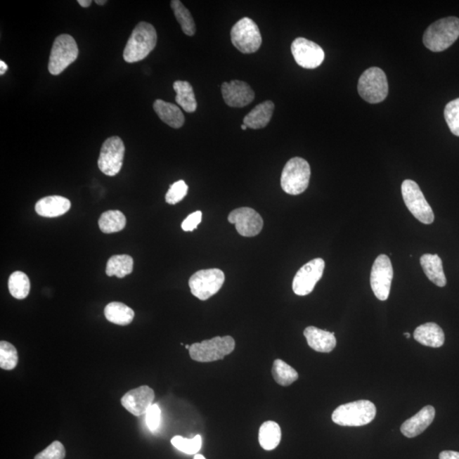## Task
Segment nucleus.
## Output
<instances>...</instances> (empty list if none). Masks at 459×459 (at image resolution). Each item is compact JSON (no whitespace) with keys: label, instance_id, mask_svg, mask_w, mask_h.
I'll return each mask as SVG.
<instances>
[{"label":"nucleus","instance_id":"obj_11","mask_svg":"<svg viewBox=\"0 0 459 459\" xmlns=\"http://www.w3.org/2000/svg\"><path fill=\"white\" fill-rule=\"evenodd\" d=\"M125 153L124 141L119 136H112L104 141L101 146L98 167L108 176H115L123 166Z\"/></svg>","mask_w":459,"mask_h":459},{"label":"nucleus","instance_id":"obj_13","mask_svg":"<svg viewBox=\"0 0 459 459\" xmlns=\"http://www.w3.org/2000/svg\"><path fill=\"white\" fill-rule=\"evenodd\" d=\"M325 261L316 258L303 266L292 281V290L299 296L310 295L323 275Z\"/></svg>","mask_w":459,"mask_h":459},{"label":"nucleus","instance_id":"obj_29","mask_svg":"<svg viewBox=\"0 0 459 459\" xmlns=\"http://www.w3.org/2000/svg\"><path fill=\"white\" fill-rule=\"evenodd\" d=\"M98 224L104 233H119L126 226V217L119 210H108L101 215Z\"/></svg>","mask_w":459,"mask_h":459},{"label":"nucleus","instance_id":"obj_38","mask_svg":"<svg viewBox=\"0 0 459 459\" xmlns=\"http://www.w3.org/2000/svg\"><path fill=\"white\" fill-rule=\"evenodd\" d=\"M146 425L151 432H156L161 424V409L157 404H153L146 413Z\"/></svg>","mask_w":459,"mask_h":459},{"label":"nucleus","instance_id":"obj_44","mask_svg":"<svg viewBox=\"0 0 459 459\" xmlns=\"http://www.w3.org/2000/svg\"><path fill=\"white\" fill-rule=\"evenodd\" d=\"M193 459H206V458L204 456V455L196 454V455H195Z\"/></svg>","mask_w":459,"mask_h":459},{"label":"nucleus","instance_id":"obj_14","mask_svg":"<svg viewBox=\"0 0 459 459\" xmlns=\"http://www.w3.org/2000/svg\"><path fill=\"white\" fill-rule=\"evenodd\" d=\"M291 51L299 66L306 69L318 67L325 58L323 48L304 38L296 39L292 44Z\"/></svg>","mask_w":459,"mask_h":459},{"label":"nucleus","instance_id":"obj_8","mask_svg":"<svg viewBox=\"0 0 459 459\" xmlns=\"http://www.w3.org/2000/svg\"><path fill=\"white\" fill-rule=\"evenodd\" d=\"M233 46L243 54L257 51L262 44V37L259 27L253 20L245 18L235 24L231 31Z\"/></svg>","mask_w":459,"mask_h":459},{"label":"nucleus","instance_id":"obj_19","mask_svg":"<svg viewBox=\"0 0 459 459\" xmlns=\"http://www.w3.org/2000/svg\"><path fill=\"white\" fill-rule=\"evenodd\" d=\"M304 335L306 338L309 347L316 351L328 353L334 350L336 347L335 332L311 326L304 329Z\"/></svg>","mask_w":459,"mask_h":459},{"label":"nucleus","instance_id":"obj_3","mask_svg":"<svg viewBox=\"0 0 459 459\" xmlns=\"http://www.w3.org/2000/svg\"><path fill=\"white\" fill-rule=\"evenodd\" d=\"M375 405L361 400L340 406L332 414V420L340 426L358 427L371 423L376 416Z\"/></svg>","mask_w":459,"mask_h":459},{"label":"nucleus","instance_id":"obj_6","mask_svg":"<svg viewBox=\"0 0 459 459\" xmlns=\"http://www.w3.org/2000/svg\"><path fill=\"white\" fill-rule=\"evenodd\" d=\"M389 86L387 75L379 67H370L360 77L358 93L369 103H380L387 98Z\"/></svg>","mask_w":459,"mask_h":459},{"label":"nucleus","instance_id":"obj_2","mask_svg":"<svg viewBox=\"0 0 459 459\" xmlns=\"http://www.w3.org/2000/svg\"><path fill=\"white\" fill-rule=\"evenodd\" d=\"M459 37V19L455 16L438 20L426 30L423 42L434 52L444 51L452 46Z\"/></svg>","mask_w":459,"mask_h":459},{"label":"nucleus","instance_id":"obj_37","mask_svg":"<svg viewBox=\"0 0 459 459\" xmlns=\"http://www.w3.org/2000/svg\"><path fill=\"white\" fill-rule=\"evenodd\" d=\"M66 457V450L60 441L53 442L41 453L37 454L34 459H64Z\"/></svg>","mask_w":459,"mask_h":459},{"label":"nucleus","instance_id":"obj_31","mask_svg":"<svg viewBox=\"0 0 459 459\" xmlns=\"http://www.w3.org/2000/svg\"><path fill=\"white\" fill-rule=\"evenodd\" d=\"M272 376L277 383L282 387H288L298 380L299 375L295 369L283 360H275L272 367Z\"/></svg>","mask_w":459,"mask_h":459},{"label":"nucleus","instance_id":"obj_5","mask_svg":"<svg viewBox=\"0 0 459 459\" xmlns=\"http://www.w3.org/2000/svg\"><path fill=\"white\" fill-rule=\"evenodd\" d=\"M310 178L311 167L309 162L302 157L291 158L283 170L282 188L287 194H302L307 189Z\"/></svg>","mask_w":459,"mask_h":459},{"label":"nucleus","instance_id":"obj_42","mask_svg":"<svg viewBox=\"0 0 459 459\" xmlns=\"http://www.w3.org/2000/svg\"><path fill=\"white\" fill-rule=\"evenodd\" d=\"M78 3L84 8H87L91 6V0H79Z\"/></svg>","mask_w":459,"mask_h":459},{"label":"nucleus","instance_id":"obj_21","mask_svg":"<svg viewBox=\"0 0 459 459\" xmlns=\"http://www.w3.org/2000/svg\"><path fill=\"white\" fill-rule=\"evenodd\" d=\"M414 339L425 347L439 348L445 342V335L437 323H428L420 325L414 331Z\"/></svg>","mask_w":459,"mask_h":459},{"label":"nucleus","instance_id":"obj_43","mask_svg":"<svg viewBox=\"0 0 459 459\" xmlns=\"http://www.w3.org/2000/svg\"><path fill=\"white\" fill-rule=\"evenodd\" d=\"M96 3L99 6H104L107 1L105 0H96Z\"/></svg>","mask_w":459,"mask_h":459},{"label":"nucleus","instance_id":"obj_15","mask_svg":"<svg viewBox=\"0 0 459 459\" xmlns=\"http://www.w3.org/2000/svg\"><path fill=\"white\" fill-rule=\"evenodd\" d=\"M228 221L235 226L238 233L243 237L252 238L261 233L263 229V219L254 209L239 208L231 211Z\"/></svg>","mask_w":459,"mask_h":459},{"label":"nucleus","instance_id":"obj_27","mask_svg":"<svg viewBox=\"0 0 459 459\" xmlns=\"http://www.w3.org/2000/svg\"><path fill=\"white\" fill-rule=\"evenodd\" d=\"M281 428L276 422L266 421L259 428V442L263 449H275L281 441Z\"/></svg>","mask_w":459,"mask_h":459},{"label":"nucleus","instance_id":"obj_41","mask_svg":"<svg viewBox=\"0 0 459 459\" xmlns=\"http://www.w3.org/2000/svg\"><path fill=\"white\" fill-rule=\"evenodd\" d=\"M8 66L7 64L4 62V60H0V75H5L6 72L7 71Z\"/></svg>","mask_w":459,"mask_h":459},{"label":"nucleus","instance_id":"obj_22","mask_svg":"<svg viewBox=\"0 0 459 459\" xmlns=\"http://www.w3.org/2000/svg\"><path fill=\"white\" fill-rule=\"evenodd\" d=\"M153 108L160 119L174 129H180L185 123V116L177 105L160 99L156 100Z\"/></svg>","mask_w":459,"mask_h":459},{"label":"nucleus","instance_id":"obj_34","mask_svg":"<svg viewBox=\"0 0 459 459\" xmlns=\"http://www.w3.org/2000/svg\"><path fill=\"white\" fill-rule=\"evenodd\" d=\"M172 444L174 448L182 453L196 455L202 448V440L200 434H198L193 439H186L177 436L172 439Z\"/></svg>","mask_w":459,"mask_h":459},{"label":"nucleus","instance_id":"obj_39","mask_svg":"<svg viewBox=\"0 0 459 459\" xmlns=\"http://www.w3.org/2000/svg\"><path fill=\"white\" fill-rule=\"evenodd\" d=\"M202 218V213L201 211H196L193 214L188 215V218L182 222L181 228L185 231H193L197 229V227L200 224Z\"/></svg>","mask_w":459,"mask_h":459},{"label":"nucleus","instance_id":"obj_16","mask_svg":"<svg viewBox=\"0 0 459 459\" xmlns=\"http://www.w3.org/2000/svg\"><path fill=\"white\" fill-rule=\"evenodd\" d=\"M154 399H155V393L153 389L148 385H143L126 393L122 397L121 404L133 415L140 417L146 414L152 407Z\"/></svg>","mask_w":459,"mask_h":459},{"label":"nucleus","instance_id":"obj_7","mask_svg":"<svg viewBox=\"0 0 459 459\" xmlns=\"http://www.w3.org/2000/svg\"><path fill=\"white\" fill-rule=\"evenodd\" d=\"M79 56V48L75 39L68 34H62L55 39L51 49L49 72L59 75Z\"/></svg>","mask_w":459,"mask_h":459},{"label":"nucleus","instance_id":"obj_28","mask_svg":"<svg viewBox=\"0 0 459 459\" xmlns=\"http://www.w3.org/2000/svg\"><path fill=\"white\" fill-rule=\"evenodd\" d=\"M134 269V259L128 254L113 255L108 259L105 273L108 277L116 276L117 278H124L126 276L132 273Z\"/></svg>","mask_w":459,"mask_h":459},{"label":"nucleus","instance_id":"obj_25","mask_svg":"<svg viewBox=\"0 0 459 459\" xmlns=\"http://www.w3.org/2000/svg\"><path fill=\"white\" fill-rule=\"evenodd\" d=\"M105 318L110 323L126 326L131 324L135 318V311L131 307L121 302L109 303L104 311Z\"/></svg>","mask_w":459,"mask_h":459},{"label":"nucleus","instance_id":"obj_18","mask_svg":"<svg viewBox=\"0 0 459 459\" xmlns=\"http://www.w3.org/2000/svg\"><path fill=\"white\" fill-rule=\"evenodd\" d=\"M434 416H436V410L432 406H426L415 415L404 422L401 425V432L408 438L416 437L432 425Z\"/></svg>","mask_w":459,"mask_h":459},{"label":"nucleus","instance_id":"obj_20","mask_svg":"<svg viewBox=\"0 0 459 459\" xmlns=\"http://www.w3.org/2000/svg\"><path fill=\"white\" fill-rule=\"evenodd\" d=\"M71 208L69 199L62 196H49L40 199L35 205L36 213L40 216L55 218L67 212Z\"/></svg>","mask_w":459,"mask_h":459},{"label":"nucleus","instance_id":"obj_46","mask_svg":"<svg viewBox=\"0 0 459 459\" xmlns=\"http://www.w3.org/2000/svg\"><path fill=\"white\" fill-rule=\"evenodd\" d=\"M404 336L407 337V338L409 339L410 336L411 335H410L409 332H404Z\"/></svg>","mask_w":459,"mask_h":459},{"label":"nucleus","instance_id":"obj_1","mask_svg":"<svg viewBox=\"0 0 459 459\" xmlns=\"http://www.w3.org/2000/svg\"><path fill=\"white\" fill-rule=\"evenodd\" d=\"M157 41V32L152 24L138 23L124 48L125 62L135 63L145 59L156 47Z\"/></svg>","mask_w":459,"mask_h":459},{"label":"nucleus","instance_id":"obj_32","mask_svg":"<svg viewBox=\"0 0 459 459\" xmlns=\"http://www.w3.org/2000/svg\"><path fill=\"white\" fill-rule=\"evenodd\" d=\"M172 8L176 15V20L182 28V31L188 36H193L196 34V25L192 14L179 0L172 1Z\"/></svg>","mask_w":459,"mask_h":459},{"label":"nucleus","instance_id":"obj_47","mask_svg":"<svg viewBox=\"0 0 459 459\" xmlns=\"http://www.w3.org/2000/svg\"><path fill=\"white\" fill-rule=\"evenodd\" d=\"M190 347V345H186V348L188 349V350H189Z\"/></svg>","mask_w":459,"mask_h":459},{"label":"nucleus","instance_id":"obj_35","mask_svg":"<svg viewBox=\"0 0 459 459\" xmlns=\"http://www.w3.org/2000/svg\"><path fill=\"white\" fill-rule=\"evenodd\" d=\"M444 116L451 132L459 136V98L450 101L446 105Z\"/></svg>","mask_w":459,"mask_h":459},{"label":"nucleus","instance_id":"obj_4","mask_svg":"<svg viewBox=\"0 0 459 459\" xmlns=\"http://www.w3.org/2000/svg\"><path fill=\"white\" fill-rule=\"evenodd\" d=\"M235 345L233 337H215L190 345V356L199 363H211L230 355L234 351Z\"/></svg>","mask_w":459,"mask_h":459},{"label":"nucleus","instance_id":"obj_33","mask_svg":"<svg viewBox=\"0 0 459 459\" xmlns=\"http://www.w3.org/2000/svg\"><path fill=\"white\" fill-rule=\"evenodd\" d=\"M18 364V353L13 344L2 340L0 342V368L13 370Z\"/></svg>","mask_w":459,"mask_h":459},{"label":"nucleus","instance_id":"obj_24","mask_svg":"<svg viewBox=\"0 0 459 459\" xmlns=\"http://www.w3.org/2000/svg\"><path fill=\"white\" fill-rule=\"evenodd\" d=\"M420 264L426 277L438 287H445L446 278L442 261L437 254H426L421 256Z\"/></svg>","mask_w":459,"mask_h":459},{"label":"nucleus","instance_id":"obj_30","mask_svg":"<svg viewBox=\"0 0 459 459\" xmlns=\"http://www.w3.org/2000/svg\"><path fill=\"white\" fill-rule=\"evenodd\" d=\"M8 287H9L11 295L15 299H24L30 295V280L24 272L15 271L11 275Z\"/></svg>","mask_w":459,"mask_h":459},{"label":"nucleus","instance_id":"obj_10","mask_svg":"<svg viewBox=\"0 0 459 459\" xmlns=\"http://www.w3.org/2000/svg\"><path fill=\"white\" fill-rule=\"evenodd\" d=\"M224 283V272L214 268L200 270L194 273L189 280V287L195 297L207 300L216 295Z\"/></svg>","mask_w":459,"mask_h":459},{"label":"nucleus","instance_id":"obj_40","mask_svg":"<svg viewBox=\"0 0 459 459\" xmlns=\"http://www.w3.org/2000/svg\"><path fill=\"white\" fill-rule=\"evenodd\" d=\"M440 459H459V453L454 451H444L439 456Z\"/></svg>","mask_w":459,"mask_h":459},{"label":"nucleus","instance_id":"obj_17","mask_svg":"<svg viewBox=\"0 0 459 459\" xmlns=\"http://www.w3.org/2000/svg\"><path fill=\"white\" fill-rule=\"evenodd\" d=\"M221 92L225 103L231 108H243L253 103L254 92L243 81L233 80L230 83H223Z\"/></svg>","mask_w":459,"mask_h":459},{"label":"nucleus","instance_id":"obj_45","mask_svg":"<svg viewBox=\"0 0 459 459\" xmlns=\"http://www.w3.org/2000/svg\"><path fill=\"white\" fill-rule=\"evenodd\" d=\"M241 128H242V129H243V131H246L247 127V126L245 124H243L241 126Z\"/></svg>","mask_w":459,"mask_h":459},{"label":"nucleus","instance_id":"obj_23","mask_svg":"<svg viewBox=\"0 0 459 459\" xmlns=\"http://www.w3.org/2000/svg\"><path fill=\"white\" fill-rule=\"evenodd\" d=\"M274 108L275 105L271 101L259 104L245 116L243 124L253 129L265 128L270 123Z\"/></svg>","mask_w":459,"mask_h":459},{"label":"nucleus","instance_id":"obj_9","mask_svg":"<svg viewBox=\"0 0 459 459\" xmlns=\"http://www.w3.org/2000/svg\"><path fill=\"white\" fill-rule=\"evenodd\" d=\"M402 198L406 206L418 221L424 224H432L434 215L432 207L415 181L406 180L401 185Z\"/></svg>","mask_w":459,"mask_h":459},{"label":"nucleus","instance_id":"obj_26","mask_svg":"<svg viewBox=\"0 0 459 459\" xmlns=\"http://www.w3.org/2000/svg\"><path fill=\"white\" fill-rule=\"evenodd\" d=\"M173 87L176 92V103L184 111L189 113L196 111L198 103L192 85L188 81L178 80L174 83Z\"/></svg>","mask_w":459,"mask_h":459},{"label":"nucleus","instance_id":"obj_12","mask_svg":"<svg viewBox=\"0 0 459 459\" xmlns=\"http://www.w3.org/2000/svg\"><path fill=\"white\" fill-rule=\"evenodd\" d=\"M394 271L389 256H377L371 271V287L377 299L384 302L388 299L391 292Z\"/></svg>","mask_w":459,"mask_h":459},{"label":"nucleus","instance_id":"obj_36","mask_svg":"<svg viewBox=\"0 0 459 459\" xmlns=\"http://www.w3.org/2000/svg\"><path fill=\"white\" fill-rule=\"evenodd\" d=\"M188 193V186L184 181H178L170 186L168 193H166V202L169 205H174L183 200Z\"/></svg>","mask_w":459,"mask_h":459}]
</instances>
